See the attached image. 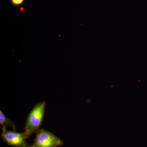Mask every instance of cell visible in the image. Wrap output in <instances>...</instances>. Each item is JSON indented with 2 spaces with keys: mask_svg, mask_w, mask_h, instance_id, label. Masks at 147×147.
Segmentation results:
<instances>
[{
  "mask_svg": "<svg viewBox=\"0 0 147 147\" xmlns=\"http://www.w3.org/2000/svg\"><path fill=\"white\" fill-rule=\"evenodd\" d=\"M46 102L43 101L36 103L27 117L25 126L26 138L36 133L42 124L44 115Z\"/></svg>",
  "mask_w": 147,
  "mask_h": 147,
  "instance_id": "1",
  "label": "cell"
},
{
  "mask_svg": "<svg viewBox=\"0 0 147 147\" xmlns=\"http://www.w3.org/2000/svg\"><path fill=\"white\" fill-rule=\"evenodd\" d=\"M36 133L34 143L30 147H57L63 144L61 139L45 129H39Z\"/></svg>",
  "mask_w": 147,
  "mask_h": 147,
  "instance_id": "2",
  "label": "cell"
},
{
  "mask_svg": "<svg viewBox=\"0 0 147 147\" xmlns=\"http://www.w3.org/2000/svg\"><path fill=\"white\" fill-rule=\"evenodd\" d=\"M2 138L7 144L16 147H30L26 142L24 132L18 133L15 131H8L6 127H2Z\"/></svg>",
  "mask_w": 147,
  "mask_h": 147,
  "instance_id": "3",
  "label": "cell"
},
{
  "mask_svg": "<svg viewBox=\"0 0 147 147\" xmlns=\"http://www.w3.org/2000/svg\"><path fill=\"white\" fill-rule=\"evenodd\" d=\"M0 124L2 127H6L7 126H10L12 127L14 130L16 129L15 124L7 118L1 110H0Z\"/></svg>",
  "mask_w": 147,
  "mask_h": 147,
  "instance_id": "4",
  "label": "cell"
},
{
  "mask_svg": "<svg viewBox=\"0 0 147 147\" xmlns=\"http://www.w3.org/2000/svg\"><path fill=\"white\" fill-rule=\"evenodd\" d=\"M24 0H11V3L15 5H19L24 2Z\"/></svg>",
  "mask_w": 147,
  "mask_h": 147,
  "instance_id": "5",
  "label": "cell"
}]
</instances>
